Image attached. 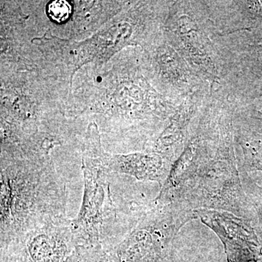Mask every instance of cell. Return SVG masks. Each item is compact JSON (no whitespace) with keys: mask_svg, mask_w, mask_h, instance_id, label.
<instances>
[{"mask_svg":"<svg viewBox=\"0 0 262 262\" xmlns=\"http://www.w3.org/2000/svg\"><path fill=\"white\" fill-rule=\"evenodd\" d=\"M193 2H176L167 20L170 41L202 80L220 84L222 61L208 29L193 10Z\"/></svg>","mask_w":262,"mask_h":262,"instance_id":"obj_3","label":"cell"},{"mask_svg":"<svg viewBox=\"0 0 262 262\" xmlns=\"http://www.w3.org/2000/svg\"><path fill=\"white\" fill-rule=\"evenodd\" d=\"M151 61L155 75L180 101L199 92L203 80L170 41L154 48Z\"/></svg>","mask_w":262,"mask_h":262,"instance_id":"obj_4","label":"cell"},{"mask_svg":"<svg viewBox=\"0 0 262 262\" xmlns=\"http://www.w3.org/2000/svg\"><path fill=\"white\" fill-rule=\"evenodd\" d=\"M202 221L216 232L225 245L228 262H248L253 258L254 237L242 220L227 212L201 210Z\"/></svg>","mask_w":262,"mask_h":262,"instance_id":"obj_5","label":"cell"},{"mask_svg":"<svg viewBox=\"0 0 262 262\" xmlns=\"http://www.w3.org/2000/svg\"><path fill=\"white\" fill-rule=\"evenodd\" d=\"M106 153L100 140L98 127L91 124L86 136L83 155V200L78 215L71 222L76 241L96 244L113 213L106 176Z\"/></svg>","mask_w":262,"mask_h":262,"instance_id":"obj_2","label":"cell"},{"mask_svg":"<svg viewBox=\"0 0 262 262\" xmlns=\"http://www.w3.org/2000/svg\"><path fill=\"white\" fill-rule=\"evenodd\" d=\"M47 13L52 20L57 23H64L72 15V7L68 2L56 0L48 5Z\"/></svg>","mask_w":262,"mask_h":262,"instance_id":"obj_7","label":"cell"},{"mask_svg":"<svg viewBox=\"0 0 262 262\" xmlns=\"http://www.w3.org/2000/svg\"><path fill=\"white\" fill-rule=\"evenodd\" d=\"M108 171L130 174L138 178L156 175L160 159L156 155L134 154L110 155L106 153Z\"/></svg>","mask_w":262,"mask_h":262,"instance_id":"obj_6","label":"cell"},{"mask_svg":"<svg viewBox=\"0 0 262 262\" xmlns=\"http://www.w3.org/2000/svg\"><path fill=\"white\" fill-rule=\"evenodd\" d=\"M65 209L64 189L49 165L2 162V242L63 218Z\"/></svg>","mask_w":262,"mask_h":262,"instance_id":"obj_1","label":"cell"}]
</instances>
